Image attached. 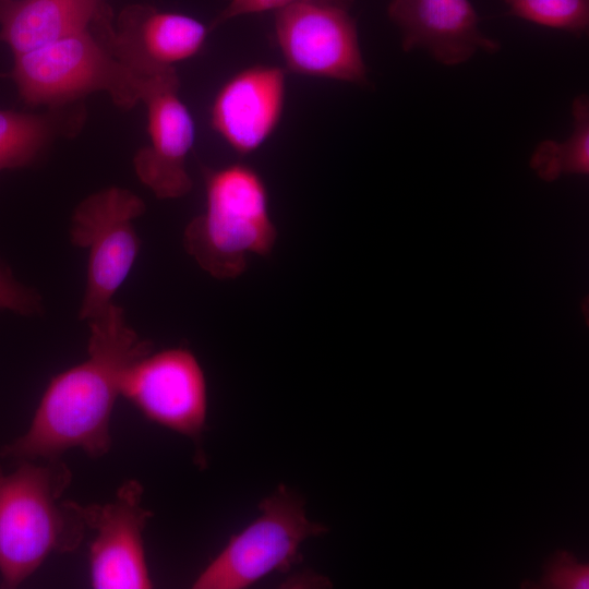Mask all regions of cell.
Instances as JSON below:
<instances>
[{
    "mask_svg": "<svg viewBox=\"0 0 589 589\" xmlns=\"http://www.w3.org/2000/svg\"><path fill=\"white\" fill-rule=\"evenodd\" d=\"M87 358L51 378L27 431L0 450L19 460L59 458L80 448L100 457L111 446L110 419L125 369L152 352L153 344L129 325L111 302L87 321Z\"/></svg>",
    "mask_w": 589,
    "mask_h": 589,
    "instance_id": "cell-1",
    "label": "cell"
},
{
    "mask_svg": "<svg viewBox=\"0 0 589 589\" xmlns=\"http://www.w3.org/2000/svg\"><path fill=\"white\" fill-rule=\"evenodd\" d=\"M43 465L22 460L17 469L0 470V574L15 588L52 552L74 551L86 525L81 505L61 501L72 472L59 458Z\"/></svg>",
    "mask_w": 589,
    "mask_h": 589,
    "instance_id": "cell-2",
    "label": "cell"
},
{
    "mask_svg": "<svg viewBox=\"0 0 589 589\" xmlns=\"http://www.w3.org/2000/svg\"><path fill=\"white\" fill-rule=\"evenodd\" d=\"M206 204L183 232L185 251L217 279L240 276L250 255H267L277 240L263 178L253 168L231 164L205 177Z\"/></svg>",
    "mask_w": 589,
    "mask_h": 589,
    "instance_id": "cell-3",
    "label": "cell"
},
{
    "mask_svg": "<svg viewBox=\"0 0 589 589\" xmlns=\"http://www.w3.org/2000/svg\"><path fill=\"white\" fill-rule=\"evenodd\" d=\"M12 79L23 100L34 106L58 108L96 92L123 109L141 101V76L112 53L95 23L14 56Z\"/></svg>",
    "mask_w": 589,
    "mask_h": 589,
    "instance_id": "cell-4",
    "label": "cell"
},
{
    "mask_svg": "<svg viewBox=\"0 0 589 589\" xmlns=\"http://www.w3.org/2000/svg\"><path fill=\"white\" fill-rule=\"evenodd\" d=\"M261 515L208 563L194 580V589H244L268 574L287 572L301 561L300 545L327 531L305 515L303 500L279 484L259 504Z\"/></svg>",
    "mask_w": 589,
    "mask_h": 589,
    "instance_id": "cell-5",
    "label": "cell"
},
{
    "mask_svg": "<svg viewBox=\"0 0 589 589\" xmlns=\"http://www.w3.org/2000/svg\"><path fill=\"white\" fill-rule=\"evenodd\" d=\"M144 212L143 200L120 187L99 190L74 208L70 240L88 252L80 320L89 321L113 302L139 255L141 241L134 220Z\"/></svg>",
    "mask_w": 589,
    "mask_h": 589,
    "instance_id": "cell-6",
    "label": "cell"
},
{
    "mask_svg": "<svg viewBox=\"0 0 589 589\" xmlns=\"http://www.w3.org/2000/svg\"><path fill=\"white\" fill-rule=\"evenodd\" d=\"M350 0H297L276 11L275 38L297 74L346 83L366 82Z\"/></svg>",
    "mask_w": 589,
    "mask_h": 589,
    "instance_id": "cell-7",
    "label": "cell"
},
{
    "mask_svg": "<svg viewBox=\"0 0 589 589\" xmlns=\"http://www.w3.org/2000/svg\"><path fill=\"white\" fill-rule=\"evenodd\" d=\"M120 395L148 420L195 443L201 438L207 416V384L189 349L170 348L137 359L122 374Z\"/></svg>",
    "mask_w": 589,
    "mask_h": 589,
    "instance_id": "cell-8",
    "label": "cell"
},
{
    "mask_svg": "<svg viewBox=\"0 0 589 589\" xmlns=\"http://www.w3.org/2000/svg\"><path fill=\"white\" fill-rule=\"evenodd\" d=\"M179 85L176 70L140 80L148 144L135 154L133 166L140 181L163 200L182 197L192 189L187 158L194 144L195 124L179 96Z\"/></svg>",
    "mask_w": 589,
    "mask_h": 589,
    "instance_id": "cell-9",
    "label": "cell"
},
{
    "mask_svg": "<svg viewBox=\"0 0 589 589\" xmlns=\"http://www.w3.org/2000/svg\"><path fill=\"white\" fill-rule=\"evenodd\" d=\"M143 488L125 481L113 501L81 505L86 527L96 531L89 545L91 585L96 589H147L153 587L143 530L152 513L142 507Z\"/></svg>",
    "mask_w": 589,
    "mask_h": 589,
    "instance_id": "cell-10",
    "label": "cell"
},
{
    "mask_svg": "<svg viewBox=\"0 0 589 589\" xmlns=\"http://www.w3.org/2000/svg\"><path fill=\"white\" fill-rule=\"evenodd\" d=\"M95 25L112 53L141 76L176 70L177 63L200 52L208 34L192 16L142 4L123 9L117 28L109 13Z\"/></svg>",
    "mask_w": 589,
    "mask_h": 589,
    "instance_id": "cell-11",
    "label": "cell"
},
{
    "mask_svg": "<svg viewBox=\"0 0 589 589\" xmlns=\"http://www.w3.org/2000/svg\"><path fill=\"white\" fill-rule=\"evenodd\" d=\"M285 100L284 69L275 65L245 68L218 89L211 108V125L237 154H252L276 131Z\"/></svg>",
    "mask_w": 589,
    "mask_h": 589,
    "instance_id": "cell-12",
    "label": "cell"
},
{
    "mask_svg": "<svg viewBox=\"0 0 589 589\" xmlns=\"http://www.w3.org/2000/svg\"><path fill=\"white\" fill-rule=\"evenodd\" d=\"M388 15L401 33L405 51L424 50L441 64H461L500 44L484 35L469 0H390Z\"/></svg>",
    "mask_w": 589,
    "mask_h": 589,
    "instance_id": "cell-13",
    "label": "cell"
},
{
    "mask_svg": "<svg viewBox=\"0 0 589 589\" xmlns=\"http://www.w3.org/2000/svg\"><path fill=\"white\" fill-rule=\"evenodd\" d=\"M108 12L107 0H0V40L22 55L86 31Z\"/></svg>",
    "mask_w": 589,
    "mask_h": 589,
    "instance_id": "cell-14",
    "label": "cell"
},
{
    "mask_svg": "<svg viewBox=\"0 0 589 589\" xmlns=\"http://www.w3.org/2000/svg\"><path fill=\"white\" fill-rule=\"evenodd\" d=\"M59 108L46 113L0 110V171L31 165L64 128L74 127Z\"/></svg>",
    "mask_w": 589,
    "mask_h": 589,
    "instance_id": "cell-15",
    "label": "cell"
},
{
    "mask_svg": "<svg viewBox=\"0 0 589 589\" xmlns=\"http://www.w3.org/2000/svg\"><path fill=\"white\" fill-rule=\"evenodd\" d=\"M574 129L563 142L544 141L531 157L532 168L545 180L561 173H587L589 169V101L579 95L573 103Z\"/></svg>",
    "mask_w": 589,
    "mask_h": 589,
    "instance_id": "cell-16",
    "label": "cell"
},
{
    "mask_svg": "<svg viewBox=\"0 0 589 589\" xmlns=\"http://www.w3.org/2000/svg\"><path fill=\"white\" fill-rule=\"evenodd\" d=\"M509 11L527 21L584 34L589 25V0H505Z\"/></svg>",
    "mask_w": 589,
    "mask_h": 589,
    "instance_id": "cell-17",
    "label": "cell"
},
{
    "mask_svg": "<svg viewBox=\"0 0 589 589\" xmlns=\"http://www.w3.org/2000/svg\"><path fill=\"white\" fill-rule=\"evenodd\" d=\"M548 589H588L589 567L566 551L556 552L545 565L538 586Z\"/></svg>",
    "mask_w": 589,
    "mask_h": 589,
    "instance_id": "cell-18",
    "label": "cell"
},
{
    "mask_svg": "<svg viewBox=\"0 0 589 589\" xmlns=\"http://www.w3.org/2000/svg\"><path fill=\"white\" fill-rule=\"evenodd\" d=\"M0 310H8L24 316L43 313L40 294L17 280L12 271L0 260Z\"/></svg>",
    "mask_w": 589,
    "mask_h": 589,
    "instance_id": "cell-19",
    "label": "cell"
},
{
    "mask_svg": "<svg viewBox=\"0 0 589 589\" xmlns=\"http://www.w3.org/2000/svg\"><path fill=\"white\" fill-rule=\"evenodd\" d=\"M297 0H231L225 10L218 15L212 28L237 16L262 13L265 11H278Z\"/></svg>",
    "mask_w": 589,
    "mask_h": 589,
    "instance_id": "cell-20",
    "label": "cell"
}]
</instances>
